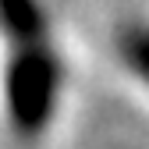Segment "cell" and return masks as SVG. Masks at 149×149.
I'll list each match as a JSON object with an SVG mask.
<instances>
[{"label": "cell", "instance_id": "1", "mask_svg": "<svg viewBox=\"0 0 149 149\" xmlns=\"http://www.w3.org/2000/svg\"><path fill=\"white\" fill-rule=\"evenodd\" d=\"M64 92V61L53 43L18 46L4 68V110L14 135L36 139L57 114Z\"/></svg>", "mask_w": 149, "mask_h": 149}, {"label": "cell", "instance_id": "2", "mask_svg": "<svg viewBox=\"0 0 149 149\" xmlns=\"http://www.w3.org/2000/svg\"><path fill=\"white\" fill-rule=\"evenodd\" d=\"M0 36L14 50L50 43V22L43 0H0Z\"/></svg>", "mask_w": 149, "mask_h": 149}, {"label": "cell", "instance_id": "3", "mask_svg": "<svg viewBox=\"0 0 149 149\" xmlns=\"http://www.w3.org/2000/svg\"><path fill=\"white\" fill-rule=\"evenodd\" d=\"M121 57L149 85V25H135L128 29V36H121Z\"/></svg>", "mask_w": 149, "mask_h": 149}]
</instances>
